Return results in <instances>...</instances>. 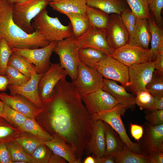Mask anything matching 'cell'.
<instances>
[{"label": "cell", "mask_w": 163, "mask_h": 163, "mask_svg": "<svg viewBox=\"0 0 163 163\" xmlns=\"http://www.w3.org/2000/svg\"><path fill=\"white\" fill-rule=\"evenodd\" d=\"M43 128L56 133L73 147L81 160L91 137L94 122L72 82L60 80L51 97L43 103Z\"/></svg>", "instance_id": "1"}, {"label": "cell", "mask_w": 163, "mask_h": 163, "mask_svg": "<svg viewBox=\"0 0 163 163\" xmlns=\"http://www.w3.org/2000/svg\"><path fill=\"white\" fill-rule=\"evenodd\" d=\"M13 4L7 0H0V40L4 38L11 49H36L49 44L50 43L37 31L27 33L14 23Z\"/></svg>", "instance_id": "2"}, {"label": "cell", "mask_w": 163, "mask_h": 163, "mask_svg": "<svg viewBox=\"0 0 163 163\" xmlns=\"http://www.w3.org/2000/svg\"><path fill=\"white\" fill-rule=\"evenodd\" d=\"M31 25L35 30L42 35L50 43L73 37L70 23L64 25L57 17H52L46 9L41 11L33 19Z\"/></svg>", "instance_id": "3"}, {"label": "cell", "mask_w": 163, "mask_h": 163, "mask_svg": "<svg viewBox=\"0 0 163 163\" xmlns=\"http://www.w3.org/2000/svg\"><path fill=\"white\" fill-rule=\"evenodd\" d=\"M126 109L123 106L118 104L111 109L99 113L92 119L93 122L100 120L108 124L118 133L122 141L131 151L145 155L139 143L132 141L127 133L121 118Z\"/></svg>", "instance_id": "4"}, {"label": "cell", "mask_w": 163, "mask_h": 163, "mask_svg": "<svg viewBox=\"0 0 163 163\" xmlns=\"http://www.w3.org/2000/svg\"><path fill=\"white\" fill-rule=\"evenodd\" d=\"M50 0H29L21 4H14L12 18L14 22L26 32L35 31L31 21L41 11L46 9Z\"/></svg>", "instance_id": "5"}, {"label": "cell", "mask_w": 163, "mask_h": 163, "mask_svg": "<svg viewBox=\"0 0 163 163\" xmlns=\"http://www.w3.org/2000/svg\"><path fill=\"white\" fill-rule=\"evenodd\" d=\"M73 37L57 41L53 52L59 56L60 66L74 82L77 78L80 60L78 54L79 49L74 42Z\"/></svg>", "instance_id": "6"}, {"label": "cell", "mask_w": 163, "mask_h": 163, "mask_svg": "<svg viewBox=\"0 0 163 163\" xmlns=\"http://www.w3.org/2000/svg\"><path fill=\"white\" fill-rule=\"evenodd\" d=\"M104 78L95 69L80 61L76 80L72 82L81 97L102 89Z\"/></svg>", "instance_id": "7"}, {"label": "cell", "mask_w": 163, "mask_h": 163, "mask_svg": "<svg viewBox=\"0 0 163 163\" xmlns=\"http://www.w3.org/2000/svg\"><path fill=\"white\" fill-rule=\"evenodd\" d=\"M95 69L104 78L118 82L125 87L130 86L128 67L109 56L98 62Z\"/></svg>", "instance_id": "8"}, {"label": "cell", "mask_w": 163, "mask_h": 163, "mask_svg": "<svg viewBox=\"0 0 163 163\" xmlns=\"http://www.w3.org/2000/svg\"><path fill=\"white\" fill-rule=\"evenodd\" d=\"M57 41L50 43L46 46L40 48L33 49L12 48L14 52L33 64L36 72H45L50 65V58L53 52Z\"/></svg>", "instance_id": "9"}, {"label": "cell", "mask_w": 163, "mask_h": 163, "mask_svg": "<svg viewBox=\"0 0 163 163\" xmlns=\"http://www.w3.org/2000/svg\"><path fill=\"white\" fill-rule=\"evenodd\" d=\"M129 67L134 64L154 61L150 49H145L129 44L114 50L109 56Z\"/></svg>", "instance_id": "10"}, {"label": "cell", "mask_w": 163, "mask_h": 163, "mask_svg": "<svg viewBox=\"0 0 163 163\" xmlns=\"http://www.w3.org/2000/svg\"><path fill=\"white\" fill-rule=\"evenodd\" d=\"M67 73L58 63H51L48 69L41 77L38 84V90L42 103L51 97L54 88L61 80L66 79Z\"/></svg>", "instance_id": "11"}, {"label": "cell", "mask_w": 163, "mask_h": 163, "mask_svg": "<svg viewBox=\"0 0 163 163\" xmlns=\"http://www.w3.org/2000/svg\"><path fill=\"white\" fill-rule=\"evenodd\" d=\"M128 67L130 86L135 94L146 91L145 87L151 80L155 71L154 61L131 65Z\"/></svg>", "instance_id": "12"}, {"label": "cell", "mask_w": 163, "mask_h": 163, "mask_svg": "<svg viewBox=\"0 0 163 163\" xmlns=\"http://www.w3.org/2000/svg\"><path fill=\"white\" fill-rule=\"evenodd\" d=\"M81 97L91 118L99 113L111 109L119 104L114 97L102 89Z\"/></svg>", "instance_id": "13"}, {"label": "cell", "mask_w": 163, "mask_h": 163, "mask_svg": "<svg viewBox=\"0 0 163 163\" xmlns=\"http://www.w3.org/2000/svg\"><path fill=\"white\" fill-rule=\"evenodd\" d=\"M104 32L109 45L113 50L124 45L128 42L129 35L119 14H110L108 26Z\"/></svg>", "instance_id": "14"}, {"label": "cell", "mask_w": 163, "mask_h": 163, "mask_svg": "<svg viewBox=\"0 0 163 163\" xmlns=\"http://www.w3.org/2000/svg\"><path fill=\"white\" fill-rule=\"evenodd\" d=\"M143 126V135L138 143L144 155L155 151L163 152V123L152 125L146 121Z\"/></svg>", "instance_id": "15"}, {"label": "cell", "mask_w": 163, "mask_h": 163, "mask_svg": "<svg viewBox=\"0 0 163 163\" xmlns=\"http://www.w3.org/2000/svg\"><path fill=\"white\" fill-rule=\"evenodd\" d=\"M73 40L79 49L92 48L101 50L110 56L114 50L109 45L104 31L91 26L82 34Z\"/></svg>", "instance_id": "16"}, {"label": "cell", "mask_w": 163, "mask_h": 163, "mask_svg": "<svg viewBox=\"0 0 163 163\" xmlns=\"http://www.w3.org/2000/svg\"><path fill=\"white\" fill-rule=\"evenodd\" d=\"M43 74L34 73L27 82L21 85H8V87L11 95L18 94L21 96L36 107L42 108L43 103L40 97L38 86L39 80Z\"/></svg>", "instance_id": "17"}, {"label": "cell", "mask_w": 163, "mask_h": 163, "mask_svg": "<svg viewBox=\"0 0 163 163\" xmlns=\"http://www.w3.org/2000/svg\"><path fill=\"white\" fill-rule=\"evenodd\" d=\"M24 98L18 94L9 95L0 93V99L4 104L27 117L35 119L42 112L43 106L38 108Z\"/></svg>", "instance_id": "18"}, {"label": "cell", "mask_w": 163, "mask_h": 163, "mask_svg": "<svg viewBox=\"0 0 163 163\" xmlns=\"http://www.w3.org/2000/svg\"><path fill=\"white\" fill-rule=\"evenodd\" d=\"M106 141L104 122L97 120L93 122L90 139L85 148L84 155L92 154L96 158L105 156Z\"/></svg>", "instance_id": "19"}, {"label": "cell", "mask_w": 163, "mask_h": 163, "mask_svg": "<svg viewBox=\"0 0 163 163\" xmlns=\"http://www.w3.org/2000/svg\"><path fill=\"white\" fill-rule=\"evenodd\" d=\"M52 135V139L45 141L44 144L53 154L62 157L69 163L82 162L77 157L72 146L68 143L64 138L56 133Z\"/></svg>", "instance_id": "20"}, {"label": "cell", "mask_w": 163, "mask_h": 163, "mask_svg": "<svg viewBox=\"0 0 163 163\" xmlns=\"http://www.w3.org/2000/svg\"><path fill=\"white\" fill-rule=\"evenodd\" d=\"M102 89L112 95L126 109L133 107L136 104L135 97L128 93L124 86L118 85L117 82L104 78Z\"/></svg>", "instance_id": "21"}, {"label": "cell", "mask_w": 163, "mask_h": 163, "mask_svg": "<svg viewBox=\"0 0 163 163\" xmlns=\"http://www.w3.org/2000/svg\"><path fill=\"white\" fill-rule=\"evenodd\" d=\"M151 40L148 19L137 18L132 33L129 35L128 43L129 44L149 49Z\"/></svg>", "instance_id": "22"}, {"label": "cell", "mask_w": 163, "mask_h": 163, "mask_svg": "<svg viewBox=\"0 0 163 163\" xmlns=\"http://www.w3.org/2000/svg\"><path fill=\"white\" fill-rule=\"evenodd\" d=\"M104 123L106 141L104 156L113 157L124 150L125 144L118 133L109 125L105 122Z\"/></svg>", "instance_id": "23"}, {"label": "cell", "mask_w": 163, "mask_h": 163, "mask_svg": "<svg viewBox=\"0 0 163 163\" xmlns=\"http://www.w3.org/2000/svg\"><path fill=\"white\" fill-rule=\"evenodd\" d=\"M49 5L54 10L66 15L70 13L85 14L86 0H54Z\"/></svg>", "instance_id": "24"}, {"label": "cell", "mask_w": 163, "mask_h": 163, "mask_svg": "<svg viewBox=\"0 0 163 163\" xmlns=\"http://www.w3.org/2000/svg\"><path fill=\"white\" fill-rule=\"evenodd\" d=\"M87 5L98 9L107 14H120L129 8L125 0H86Z\"/></svg>", "instance_id": "25"}, {"label": "cell", "mask_w": 163, "mask_h": 163, "mask_svg": "<svg viewBox=\"0 0 163 163\" xmlns=\"http://www.w3.org/2000/svg\"><path fill=\"white\" fill-rule=\"evenodd\" d=\"M85 14L89 25L96 29L104 31L110 19V15L97 8L87 5Z\"/></svg>", "instance_id": "26"}, {"label": "cell", "mask_w": 163, "mask_h": 163, "mask_svg": "<svg viewBox=\"0 0 163 163\" xmlns=\"http://www.w3.org/2000/svg\"><path fill=\"white\" fill-rule=\"evenodd\" d=\"M148 21L151 34L150 49L153 53L154 61L157 56L163 54V31L151 17Z\"/></svg>", "instance_id": "27"}, {"label": "cell", "mask_w": 163, "mask_h": 163, "mask_svg": "<svg viewBox=\"0 0 163 163\" xmlns=\"http://www.w3.org/2000/svg\"><path fill=\"white\" fill-rule=\"evenodd\" d=\"M78 54L80 62L94 69L98 62L107 56L103 51L92 48H80Z\"/></svg>", "instance_id": "28"}, {"label": "cell", "mask_w": 163, "mask_h": 163, "mask_svg": "<svg viewBox=\"0 0 163 163\" xmlns=\"http://www.w3.org/2000/svg\"><path fill=\"white\" fill-rule=\"evenodd\" d=\"M113 158L116 163H152L147 155L133 152L126 144L124 150Z\"/></svg>", "instance_id": "29"}, {"label": "cell", "mask_w": 163, "mask_h": 163, "mask_svg": "<svg viewBox=\"0 0 163 163\" xmlns=\"http://www.w3.org/2000/svg\"><path fill=\"white\" fill-rule=\"evenodd\" d=\"M66 15L71 22L74 38L79 37L89 28V24L85 14L70 13Z\"/></svg>", "instance_id": "30"}, {"label": "cell", "mask_w": 163, "mask_h": 163, "mask_svg": "<svg viewBox=\"0 0 163 163\" xmlns=\"http://www.w3.org/2000/svg\"><path fill=\"white\" fill-rule=\"evenodd\" d=\"M8 66L15 68L29 78L33 74L36 72L33 64L13 51L9 59Z\"/></svg>", "instance_id": "31"}, {"label": "cell", "mask_w": 163, "mask_h": 163, "mask_svg": "<svg viewBox=\"0 0 163 163\" xmlns=\"http://www.w3.org/2000/svg\"><path fill=\"white\" fill-rule=\"evenodd\" d=\"M18 128L23 132L29 133L45 141H50L52 138V135L40 126L35 119L27 117Z\"/></svg>", "instance_id": "32"}, {"label": "cell", "mask_w": 163, "mask_h": 163, "mask_svg": "<svg viewBox=\"0 0 163 163\" xmlns=\"http://www.w3.org/2000/svg\"><path fill=\"white\" fill-rule=\"evenodd\" d=\"M11 163L18 161L33 163L30 155L27 153L21 146L14 139L6 143Z\"/></svg>", "instance_id": "33"}, {"label": "cell", "mask_w": 163, "mask_h": 163, "mask_svg": "<svg viewBox=\"0 0 163 163\" xmlns=\"http://www.w3.org/2000/svg\"><path fill=\"white\" fill-rule=\"evenodd\" d=\"M130 10L138 18L151 17L148 0H125Z\"/></svg>", "instance_id": "34"}, {"label": "cell", "mask_w": 163, "mask_h": 163, "mask_svg": "<svg viewBox=\"0 0 163 163\" xmlns=\"http://www.w3.org/2000/svg\"><path fill=\"white\" fill-rule=\"evenodd\" d=\"M147 91L155 97H163V74L155 69L150 81L147 84Z\"/></svg>", "instance_id": "35"}, {"label": "cell", "mask_w": 163, "mask_h": 163, "mask_svg": "<svg viewBox=\"0 0 163 163\" xmlns=\"http://www.w3.org/2000/svg\"><path fill=\"white\" fill-rule=\"evenodd\" d=\"M14 140L21 146L27 153L30 155L39 146L44 144L45 141L42 139L34 136L20 135Z\"/></svg>", "instance_id": "36"}, {"label": "cell", "mask_w": 163, "mask_h": 163, "mask_svg": "<svg viewBox=\"0 0 163 163\" xmlns=\"http://www.w3.org/2000/svg\"><path fill=\"white\" fill-rule=\"evenodd\" d=\"M23 132L18 128L16 129L10 125L2 117H0V143H6L19 136Z\"/></svg>", "instance_id": "37"}, {"label": "cell", "mask_w": 163, "mask_h": 163, "mask_svg": "<svg viewBox=\"0 0 163 163\" xmlns=\"http://www.w3.org/2000/svg\"><path fill=\"white\" fill-rule=\"evenodd\" d=\"M2 117L8 123L19 128L27 118L24 115L4 104V110Z\"/></svg>", "instance_id": "38"}, {"label": "cell", "mask_w": 163, "mask_h": 163, "mask_svg": "<svg viewBox=\"0 0 163 163\" xmlns=\"http://www.w3.org/2000/svg\"><path fill=\"white\" fill-rule=\"evenodd\" d=\"M135 103L140 110H151L152 107L155 97L147 91L138 92L136 94Z\"/></svg>", "instance_id": "39"}, {"label": "cell", "mask_w": 163, "mask_h": 163, "mask_svg": "<svg viewBox=\"0 0 163 163\" xmlns=\"http://www.w3.org/2000/svg\"><path fill=\"white\" fill-rule=\"evenodd\" d=\"M5 74L8 79V85H21L27 82L30 78L17 69L8 66L6 68Z\"/></svg>", "instance_id": "40"}, {"label": "cell", "mask_w": 163, "mask_h": 163, "mask_svg": "<svg viewBox=\"0 0 163 163\" xmlns=\"http://www.w3.org/2000/svg\"><path fill=\"white\" fill-rule=\"evenodd\" d=\"M13 51L4 38L0 40V74H5L9 59Z\"/></svg>", "instance_id": "41"}, {"label": "cell", "mask_w": 163, "mask_h": 163, "mask_svg": "<svg viewBox=\"0 0 163 163\" xmlns=\"http://www.w3.org/2000/svg\"><path fill=\"white\" fill-rule=\"evenodd\" d=\"M45 144L39 146L30 155L33 163H48L52 153Z\"/></svg>", "instance_id": "42"}, {"label": "cell", "mask_w": 163, "mask_h": 163, "mask_svg": "<svg viewBox=\"0 0 163 163\" xmlns=\"http://www.w3.org/2000/svg\"><path fill=\"white\" fill-rule=\"evenodd\" d=\"M163 8V0H154L149 5V10L153 13L157 24L162 28V17L161 14Z\"/></svg>", "instance_id": "43"}, {"label": "cell", "mask_w": 163, "mask_h": 163, "mask_svg": "<svg viewBox=\"0 0 163 163\" xmlns=\"http://www.w3.org/2000/svg\"><path fill=\"white\" fill-rule=\"evenodd\" d=\"M145 118L147 122L152 125L162 124L163 110L147 111Z\"/></svg>", "instance_id": "44"}, {"label": "cell", "mask_w": 163, "mask_h": 163, "mask_svg": "<svg viewBox=\"0 0 163 163\" xmlns=\"http://www.w3.org/2000/svg\"><path fill=\"white\" fill-rule=\"evenodd\" d=\"M123 21L135 27L137 18L130 8L124 10L120 14Z\"/></svg>", "instance_id": "45"}, {"label": "cell", "mask_w": 163, "mask_h": 163, "mask_svg": "<svg viewBox=\"0 0 163 163\" xmlns=\"http://www.w3.org/2000/svg\"><path fill=\"white\" fill-rule=\"evenodd\" d=\"M143 126L130 123V132L131 136L138 142L143 136Z\"/></svg>", "instance_id": "46"}, {"label": "cell", "mask_w": 163, "mask_h": 163, "mask_svg": "<svg viewBox=\"0 0 163 163\" xmlns=\"http://www.w3.org/2000/svg\"><path fill=\"white\" fill-rule=\"evenodd\" d=\"M0 163H11L6 143H0Z\"/></svg>", "instance_id": "47"}, {"label": "cell", "mask_w": 163, "mask_h": 163, "mask_svg": "<svg viewBox=\"0 0 163 163\" xmlns=\"http://www.w3.org/2000/svg\"><path fill=\"white\" fill-rule=\"evenodd\" d=\"M152 163H163V152L158 151H153L148 154Z\"/></svg>", "instance_id": "48"}, {"label": "cell", "mask_w": 163, "mask_h": 163, "mask_svg": "<svg viewBox=\"0 0 163 163\" xmlns=\"http://www.w3.org/2000/svg\"><path fill=\"white\" fill-rule=\"evenodd\" d=\"M154 62L155 69L163 74V54L157 56L155 58Z\"/></svg>", "instance_id": "49"}, {"label": "cell", "mask_w": 163, "mask_h": 163, "mask_svg": "<svg viewBox=\"0 0 163 163\" xmlns=\"http://www.w3.org/2000/svg\"><path fill=\"white\" fill-rule=\"evenodd\" d=\"M155 97L154 103L151 110H163V97Z\"/></svg>", "instance_id": "50"}, {"label": "cell", "mask_w": 163, "mask_h": 163, "mask_svg": "<svg viewBox=\"0 0 163 163\" xmlns=\"http://www.w3.org/2000/svg\"><path fill=\"white\" fill-rule=\"evenodd\" d=\"M92 156L94 158L95 163H115L114 159L112 157L104 156L96 158L93 155Z\"/></svg>", "instance_id": "51"}, {"label": "cell", "mask_w": 163, "mask_h": 163, "mask_svg": "<svg viewBox=\"0 0 163 163\" xmlns=\"http://www.w3.org/2000/svg\"><path fill=\"white\" fill-rule=\"evenodd\" d=\"M67 161L62 157L55 154H51L48 163H66Z\"/></svg>", "instance_id": "52"}, {"label": "cell", "mask_w": 163, "mask_h": 163, "mask_svg": "<svg viewBox=\"0 0 163 163\" xmlns=\"http://www.w3.org/2000/svg\"><path fill=\"white\" fill-rule=\"evenodd\" d=\"M8 85V81L7 76L0 74V91H5Z\"/></svg>", "instance_id": "53"}, {"label": "cell", "mask_w": 163, "mask_h": 163, "mask_svg": "<svg viewBox=\"0 0 163 163\" xmlns=\"http://www.w3.org/2000/svg\"><path fill=\"white\" fill-rule=\"evenodd\" d=\"M122 21L125 28L127 30L129 35H130L133 31L134 27L125 21L123 20Z\"/></svg>", "instance_id": "54"}, {"label": "cell", "mask_w": 163, "mask_h": 163, "mask_svg": "<svg viewBox=\"0 0 163 163\" xmlns=\"http://www.w3.org/2000/svg\"><path fill=\"white\" fill-rule=\"evenodd\" d=\"M83 163H95V161L93 156H88L85 159Z\"/></svg>", "instance_id": "55"}, {"label": "cell", "mask_w": 163, "mask_h": 163, "mask_svg": "<svg viewBox=\"0 0 163 163\" xmlns=\"http://www.w3.org/2000/svg\"><path fill=\"white\" fill-rule=\"evenodd\" d=\"M4 103L0 99V117H2L4 110Z\"/></svg>", "instance_id": "56"}, {"label": "cell", "mask_w": 163, "mask_h": 163, "mask_svg": "<svg viewBox=\"0 0 163 163\" xmlns=\"http://www.w3.org/2000/svg\"><path fill=\"white\" fill-rule=\"evenodd\" d=\"M29 0H15L14 4H21Z\"/></svg>", "instance_id": "57"}, {"label": "cell", "mask_w": 163, "mask_h": 163, "mask_svg": "<svg viewBox=\"0 0 163 163\" xmlns=\"http://www.w3.org/2000/svg\"><path fill=\"white\" fill-rule=\"evenodd\" d=\"M8 2L11 4H14L15 0H7Z\"/></svg>", "instance_id": "58"}, {"label": "cell", "mask_w": 163, "mask_h": 163, "mask_svg": "<svg viewBox=\"0 0 163 163\" xmlns=\"http://www.w3.org/2000/svg\"><path fill=\"white\" fill-rule=\"evenodd\" d=\"M154 0H148L149 4H150Z\"/></svg>", "instance_id": "59"}, {"label": "cell", "mask_w": 163, "mask_h": 163, "mask_svg": "<svg viewBox=\"0 0 163 163\" xmlns=\"http://www.w3.org/2000/svg\"><path fill=\"white\" fill-rule=\"evenodd\" d=\"M53 0H50V1H53Z\"/></svg>", "instance_id": "60"}]
</instances>
